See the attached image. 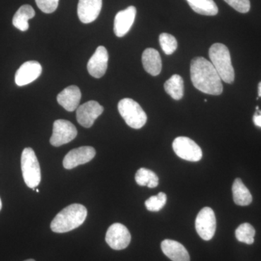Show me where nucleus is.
<instances>
[{"label": "nucleus", "mask_w": 261, "mask_h": 261, "mask_svg": "<svg viewBox=\"0 0 261 261\" xmlns=\"http://www.w3.org/2000/svg\"><path fill=\"white\" fill-rule=\"evenodd\" d=\"M161 249L163 253L172 261H190V254L187 249L175 240H163Z\"/></svg>", "instance_id": "17"}, {"label": "nucleus", "mask_w": 261, "mask_h": 261, "mask_svg": "<svg viewBox=\"0 0 261 261\" xmlns=\"http://www.w3.org/2000/svg\"><path fill=\"white\" fill-rule=\"evenodd\" d=\"M173 149L178 157L191 162L200 161L202 158V152L200 146L191 139L178 137L173 142Z\"/></svg>", "instance_id": "6"}, {"label": "nucleus", "mask_w": 261, "mask_h": 261, "mask_svg": "<svg viewBox=\"0 0 261 261\" xmlns=\"http://www.w3.org/2000/svg\"><path fill=\"white\" fill-rule=\"evenodd\" d=\"M233 9L241 13H247L250 11V0H224Z\"/></svg>", "instance_id": "28"}, {"label": "nucleus", "mask_w": 261, "mask_h": 261, "mask_svg": "<svg viewBox=\"0 0 261 261\" xmlns=\"http://www.w3.org/2000/svg\"><path fill=\"white\" fill-rule=\"evenodd\" d=\"M104 111V108L96 101L92 100L79 106L76 109V119L81 126L90 128L94 121Z\"/></svg>", "instance_id": "11"}, {"label": "nucleus", "mask_w": 261, "mask_h": 261, "mask_svg": "<svg viewBox=\"0 0 261 261\" xmlns=\"http://www.w3.org/2000/svg\"><path fill=\"white\" fill-rule=\"evenodd\" d=\"M2 207H3V203H2L1 198H0V211H1Z\"/></svg>", "instance_id": "31"}, {"label": "nucleus", "mask_w": 261, "mask_h": 261, "mask_svg": "<svg viewBox=\"0 0 261 261\" xmlns=\"http://www.w3.org/2000/svg\"><path fill=\"white\" fill-rule=\"evenodd\" d=\"M38 8H39L43 13H49L56 11L58 7L59 0H35Z\"/></svg>", "instance_id": "27"}, {"label": "nucleus", "mask_w": 261, "mask_h": 261, "mask_svg": "<svg viewBox=\"0 0 261 261\" xmlns=\"http://www.w3.org/2000/svg\"><path fill=\"white\" fill-rule=\"evenodd\" d=\"M137 9L129 6L117 13L114 20V33L118 37H123L129 32L135 22Z\"/></svg>", "instance_id": "14"}, {"label": "nucleus", "mask_w": 261, "mask_h": 261, "mask_svg": "<svg viewBox=\"0 0 261 261\" xmlns=\"http://www.w3.org/2000/svg\"><path fill=\"white\" fill-rule=\"evenodd\" d=\"M253 122L255 126L261 127V111L257 110L253 116Z\"/></svg>", "instance_id": "29"}, {"label": "nucleus", "mask_w": 261, "mask_h": 261, "mask_svg": "<svg viewBox=\"0 0 261 261\" xmlns=\"http://www.w3.org/2000/svg\"><path fill=\"white\" fill-rule=\"evenodd\" d=\"M21 170L25 185L35 190L40 184L42 176L39 161L34 149L31 147H27L22 152Z\"/></svg>", "instance_id": "5"}, {"label": "nucleus", "mask_w": 261, "mask_h": 261, "mask_svg": "<svg viewBox=\"0 0 261 261\" xmlns=\"http://www.w3.org/2000/svg\"><path fill=\"white\" fill-rule=\"evenodd\" d=\"M190 76L194 87L203 93L220 95L222 80L211 62L202 57L194 58L190 65Z\"/></svg>", "instance_id": "1"}, {"label": "nucleus", "mask_w": 261, "mask_h": 261, "mask_svg": "<svg viewBox=\"0 0 261 261\" xmlns=\"http://www.w3.org/2000/svg\"><path fill=\"white\" fill-rule=\"evenodd\" d=\"M232 194L233 201L238 205L247 206L252 202L251 194L240 178H236L233 181Z\"/></svg>", "instance_id": "20"}, {"label": "nucleus", "mask_w": 261, "mask_h": 261, "mask_svg": "<svg viewBox=\"0 0 261 261\" xmlns=\"http://www.w3.org/2000/svg\"><path fill=\"white\" fill-rule=\"evenodd\" d=\"M135 180L140 186L154 188L159 185V177L153 171L147 168H141L137 171Z\"/></svg>", "instance_id": "23"}, {"label": "nucleus", "mask_w": 261, "mask_h": 261, "mask_svg": "<svg viewBox=\"0 0 261 261\" xmlns=\"http://www.w3.org/2000/svg\"><path fill=\"white\" fill-rule=\"evenodd\" d=\"M108 60L109 56L106 48L103 46L98 47L87 64L89 74L96 79L102 77L107 71Z\"/></svg>", "instance_id": "13"}, {"label": "nucleus", "mask_w": 261, "mask_h": 261, "mask_svg": "<svg viewBox=\"0 0 261 261\" xmlns=\"http://www.w3.org/2000/svg\"><path fill=\"white\" fill-rule=\"evenodd\" d=\"M159 42L165 54L168 56L172 55L177 49V41L171 34L163 33L160 35Z\"/></svg>", "instance_id": "25"}, {"label": "nucleus", "mask_w": 261, "mask_h": 261, "mask_svg": "<svg viewBox=\"0 0 261 261\" xmlns=\"http://www.w3.org/2000/svg\"><path fill=\"white\" fill-rule=\"evenodd\" d=\"M87 216L85 206L72 204L56 215L51 222V231L56 233L68 232L83 224Z\"/></svg>", "instance_id": "2"}, {"label": "nucleus", "mask_w": 261, "mask_h": 261, "mask_svg": "<svg viewBox=\"0 0 261 261\" xmlns=\"http://www.w3.org/2000/svg\"><path fill=\"white\" fill-rule=\"evenodd\" d=\"M209 57L221 80L226 83L232 84L234 81V70L227 47L220 43L213 44L209 49Z\"/></svg>", "instance_id": "3"}, {"label": "nucleus", "mask_w": 261, "mask_h": 261, "mask_svg": "<svg viewBox=\"0 0 261 261\" xmlns=\"http://www.w3.org/2000/svg\"><path fill=\"white\" fill-rule=\"evenodd\" d=\"M34 16L35 11L31 5H22L13 16V25L21 32H25L29 28V20Z\"/></svg>", "instance_id": "19"}, {"label": "nucleus", "mask_w": 261, "mask_h": 261, "mask_svg": "<svg viewBox=\"0 0 261 261\" xmlns=\"http://www.w3.org/2000/svg\"><path fill=\"white\" fill-rule=\"evenodd\" d=\"M77 134L76 128L71 122L57 120L53 123V135L49 142L54 147H60L74 140Z\"/></svg>", "instance_id": "8"}, {"label": "nucleus", "mask_w": 261, "mask_h": 261, "mask_svg": "<svg viewBox=\"0 0 261 261\" xmlns=\"http://www.w3.org/2000/svg\"><path fill=\"white\" fill-rule=\"evenodd\" d=\"M120 115L130 128L140 129L147 123V117L139 103L130 98L121 99L118 105Z\"/></svg>", "instance_id": "4"}, {"label": "nucleus", "mask_w": 261, "mask_h": 261, "mask_svg": "<svg viewBox=\"0 0 261 261\" xmlns=\"http://www.w3.org/2000/svg\"><path fill=\"white\" fill-rule=\"evenodd\" d=\"M36 191H37V192H39V190H38V189H37V190H36Z\"/></svg>", "instance_id": "33"}, {"label": "nucleus", "mask_w": 261, "mask_h": 261, "mask_svg": "<svg viewBox=\"0 0 261 261\" xmlns=\"http://www.w3.org/2000/svg\"><path fill=\"white\" fill-rule=\"evenodd\" d=\"M130 233L124 225L116 223L108 228L106 241L111 248L121 250L126 248L130 243Z\"/></svg>", "instance_id": "9"}, {"label": "nucleus", "mask_w": 261, "mask_h": 261, "mask_svg": "<svg viewBox=\"0 0 261 261\" xmlns=\"http://www.w3.org/2000/svg\"><path fill=\"white\" fill-rule=\"evenodd\" d=\"M196 231L202 240L208 241L214 238L216 230L214 211L205 207L199 212L195 221Z\"/></svg>", "instance_id": "7"}, {"label": "nucleus", "mask_w": 261, "mask_h": 261, "mask_svg": "<svg viewBox=\"0 0 261 261\" xmlns=\"http://www.w3.org/2000/svg\"><path fill=\"white\" fill-rule=\"evenodd\" d=\"M255 235V228L248 223L240 225L235 231L237 240L240 243H245L247 245H252L254 243Z\"/></svg>", "instance_id": "24"}, {"label": "nucleus", "mask_w": 261, "mask_h": 261, "mask_svg": "<svg viewBox=\"0 0 261 261\" xmlns=\"http://www.w3.org/2000/svg\"><path fill=\"white\" fill-rule=\"evenodd\" d=\"M95 154V149L90 146H84L72 149L63 159V167L65 169H73L80 165L89 163L94 159Z\"/></svg>", "instance_id": "10"}, {"label": "nucleus", "mask_w": 261, "mask_h": 261, "mask_svg": "<svg viewBox=\"0 0 261 261\" xmlns=\"http://www.w3.org/2000/svg\"><path fill=\"white\" fill-rule=\"evenodd\" d=\"M164 89L166 93L171 96L173 99L180 100L185 94L184 80L179 75H173L164 84Z\"/></svg>", "instance_id": "21"}, {"label": "nucleus", "mask_w": 261, "mask_h": 261, "mask_svg": "<svg viewBox=\"0 0 261 261\" xmlns=\"http://www.w3.org/2000/svg\"><path fill=\"white\" fill-rule=\"evenodd\" d=\"M167 202V196L164 192H160L159 195L152 196L145 201L147 210L151 212H158L164 207Z\"/></svg>", "instance_id": "26"}, {"label": "nucleus", "mask_w": 261, "mask_h": 261, "mask_svg": "<svg viewBox=\"0 0 261 261\" xmlns=\"http://www.w3.org/2000/svg\"><path fill=\"white\" fill-rule=\"evenodd\" d=\"M24 261H35L34 259H29V260H24Z\"/></svg>", "instance_id": "32"}, {"label": "nucleus", "mask_w": 261, "mask_h": 261, "mask_svg": "<svg viewBox=\"0 0 261 261\" xmlns=\"http://www.w3.org/2000/svg\"><path fill=\"white\" fill-rule=\"evenodd\" d=\"M144 68L149 74L156 76L162 70V61L159 51L153 48H147L143 51L142 57Z\"/></svg>", "instance_id": "18"}, {"label": "nucleus", "mask_w": 261, "mask_h": 261, "mask_svg": "<svg viewBox=\"0 0 261 261\" xmlns=\"http://www.w3.org/2000/svg\"><path fill=\"white\" fill-rule=\"evenodd\" d=\"M195 13L207 16H214L219 13V8L214 0H187Z\"/></svg>", "instance_id": "22"}, {"label": "nucleus", "mask_w": 261, "mask_h": 261, "mask_svg": "<svg viewBox=\"0 0 261 261\" xmlns=\"http://www.w3.org/2000/svg\"><path fill=\"white\" fill-rule=\"evenodd\" d=\"M82 92L77 86L72 85L63 89L57 97V101L69 112H73L80 106Z\"/></svg>", "instance_id": "16"}, {"label": "nucleus", "mask_w": 261, "mask_h": 261, "mask_svg": "<svg viewBox=\"0 0 261 261\" xmlns=\"http://www.w3.org/2000/svg\"><path fill=\"white\" fill-rule=\"evenodd\" d=\"M102 7V0H80L78 4L79 18L83 23L94 22L99 16Z\"/></svg>", "instance_id": "15"}, {"label": "nucleus", "mask_w": 261, "mask_h": 261, "mask_svg": "<svg viewBox=\"0 0 261 261\" xmlns=\"http://www.w3.org/2000/svg\"><path fill=\"white\" fill-rule=\"evenodd\" d=\"M258 96L261 97V82L258 84Z\"/></svg>", "instance_id": "30"}, {"label": "nucleus", "mask_w": 261, "mask_h": 261, "mask_svg": "<svg viewBox=\"0 0 261 261\" xmlns=\"http://www.w3.org/2000/svg\"><path fill=\"white\" fill-rule=\"evenodd\" d=\"M42 67L39 62L27 61L24 63L15 73V84L23 87L37 80L42 74Z\"/></svg>", "instance_id": "12"}]
</instances>
